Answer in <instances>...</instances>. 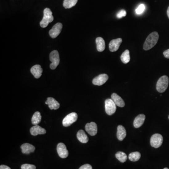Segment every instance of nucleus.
Here are the masks:
<instances>
[{
	"label": "nucleus",
	"instance_id": "f257e3e1",
	"mask_svg": "<svg viewBox=\"0 0 169 169\" xmlns=\"http://www.w3.org/2000/svg\"><path fill=\"white\" fill-rule=\"evenodd\" d=\"M159 39V35L156 32L151 33L147 36L143 45V49L145 50L151 49L157 43Z\"/></svg>",
	"mask_w": 169,
	"mask_h": 169
},
{
	"label": "nucleus",
	"instance_id": "f03ea898",
	"mask_svg": "<svg viewBox=\"0 0 169 169\" xmlns=\"http://www.w3.org/2000/svg\"><path fill=\"white\" fill-rule=\"evenodd\" d=\"M43 13V18L40 22V26L42 27L45 28L47 27L49 23L53 21L54 17L51 10L49 8H46L44 10Z\"/></svg>",
	"mask_w": 169,
	"mask_h": 169
},
{
	"label": "nucleus",
	"instance_id": "7ed1b4c3",
	"mask_svg": "<svg viewBox=\"0 0 169 169\" xmlns=\"http://www.w3.org/2000/svg\"><path fill=\"white\" fill-rule=\"evenodd\" d=\"M169 85V78L167 76H163L158 79L156 84V90L159 93L165 92Z\"/></svg>",
	"mask_w": 169,
	"mask_h": 169
},
{
	"label": "nucleus",
	"instance_id": "20e7f679",
	"mask_svg": "<svg viewBox=\"0 0 169 169\" xmlns=\"http://www.w3.org/2000/svg\"><path fill=\"white\" fill-rule=\"evenodd\" d=\"M50 60L51 62V63L50 65V68L52 70L56 69L58 65L59 64L60 58L58 52L57 50H54L50 54Z\"/></svg>",
	"mask_w": 169,
	"mask_h": 169
},
{
	"label": "nucleus",
	"instance_id": "39448f33",
	"mask_svg": "<svg viewBox=\"0 0 169 169\" xmlns=\"http://www.w3.org/2000/svg\"><path fill=\"white\" fill-rule=\"evenodd\" d=\"M117 105L111 99H108L105 102V111L108 115H113L115 113L117 109Z\"/></svg>",
	"mask_w": 169,
	"mask_h": 169
},
{
	"label": "nucleus",
	"instance_id": "423d86ee",
	"mask_svg": "<svg viewBox=\"0 0 169 169\" xmlns=\"http://www.w3.org/2000/svg\"><path fill=\"white\" fill-rule=\"evenodd\" d=\"M163 137L160 134H155L152 136L150 139V144L155 148H158L162 144Z\"/></svg>",
	"mask_w": 169,
	"mask_h": 169
},
{
	"label": "nucleus",
	"instance_id": "0eeeda50",
	"mask_svg": "<svg viewBox=\"0 0 169 169\" xmlns=\"http://www.w3.org/2000/svg\"><path fill=\"white\" fill-rule=\"evenodd\" d=\"M78 119V115L76 113L72 112L67 115L62 120V125L64 127L70 126L74 122L76 121Z\"/></svg>",
	"mask_w": 169,
	"mask_h": 169
},
{
	"label": "nucleus",
	"instance_id": "6e6552de",
	"mask_svg": "<svg viewBox=\"0 0 169 169\" xmlns=\"http://www.w3.org/2000/svg\"><path fill=\"white\" fill-rule=\"evenodd\" d=\"M62 28V25L60 23H56L49 32L50 36L52 38H55L60 34Z\"/></svg>",
	"mask_w": 169,
	"mask_h": 169
},
{
	"label": "nucleus",
	"instance_id": "1a4fd4ad",
	"mask_svg": "<svg viewBox=\"0 0 169 169\" xmlns=\"http://www.w3.org/2000/svg\"><path fill=\"white\" fill-rule=\"evenodd\" d=\"M57 151L59 156L62 158H65L69 155L66 147L63 143H59L57 146Z\"/></svg>",
	"mask_w": 169,
	"mask_h": 169
},
{
	"label": "nucleus",
	"instance_id": "9d476101",
	"mask_svg": "<svg viewBox=\"0 0 169 169\" xmlns=\"http://www.w3.org/2000/svg\"><path fill=\"white\" fill-rule=\"evenodd\" d=\"M109 77L106 74H102L95 78L93 80V84L95 85L102 86L106 83Z\"/></svg>",
	"mask_w": 169,
	"mask_h": 169
},
{
	"label": "nucleus",
	"instance_id": "9b49d317",
	"mask_svg": "<svg viewBox=\"0 0 169 169\" xmlns=\"http://www.w3.org/2000/svg\"><path fill=\"white\" fill-rule=\"evenodd\" d=\"M122 39L121 38H118L117 39L112 40L109 44V49L112 52L116 51L119 50L121 43L122 42Z\"/></svg>",
	"mask_w": 169,
	"mask_h": 169
},
{
	"label": "nucleus",
	"instance_id": "f8f14e48",
	"mask_svg": "<svg viewBox=\"0 0 169 169\" xmlns=\"http://www.w3.org/2000/svg\"><path fill=\"white\" fill-rule=\"evenodd\" d=\"M85 129L87 133L91 136H95L97 133V126L95 122L87 123L85 127Z\"/></svg>",
	"mask_w": 169,
	"mask_h": 169
},
{
	"label": "nucleus",
	"instance_id": "ddd939ff",
	"mask_svg": "<svg viewBox=\"0 0 169 169\" xmlns=\"http://www.w3.org/2000/svg\"><path fill=\"white\" fill-rule=\"evenodd\" d=\"M45 104L49 105V107L50 110H58L59 108V103L52 97H49L47 99Z\"/></svg>",
	"mask_w": 169,
	"mask_h": 169
},
{
	"label": "nucleus",
	"instance_id": "4468645a",
	"mask_svg": "<svg viewBox=\"0 0 169 169\" xmlns=\"http://www.w3.org/2000/svg\"><path fill=\"white\" fill-rule=\"evenodd\" d=\"M30 133L33 136H37L38 135H44L46 133V131L40 126L36 125L30 129Z\"/></svg>",
	"mask_w": 169,
	"mask_h": 169
},
{
	"label": "nucleus",
	"instance_id": "2eb2a0df",
	"mask_svg": "<svg viewBox=\"0 0 169 169\" xmlns=\"http://www.w3.org/2000/svg\"><path fill=\"white\" fill-rule=\"evenodd\" d=\"M42 71V68L41 65L38 64L34 65L31 69V73L36 78H39L41 77Z\"/></svg>",
	"mask_w": 169,
	"mask_h": 169
},
{
	"label": "nucleus",
	"instance_id": "dca6fc26",
	"mask_svg": "<svg viewBox=\"0 0 169 169\" xmlns=\"http://www.w3.org/2000/svg\"><path fill=\"white\" fill-rule=\"evenodd\" d=\"M146 117L144 114H139L134 120V126L136 128L142 127L145 120Z\"/></svg>",
	"mask_w": 169,
	"mask_h": 169
},
{
	"label": "nucleus",
	"instance_id": "f3484780",
	"mask_svg": "<svg viewBox=\"0 0 169 169\" xmlns=\"http://www.w3.org/2000/svg\"><path fill=\"white\" fill-rule=\"evenodd\" d=\"M111 97L117 106L119 107H124L125 106V103L124 100L116 93H113Z\"/></svg>",
	"mask_w": 169,
	"mask_h": 169
},
{
	"label": "nucleus",
	"instance_id": "a211bd4d",
	"mask_svg": "<svg viewBox=\"0 0 169 169\" xmlns=\"http://www.w3.org/2000/svg\"><path fill=\"white\" fill-rule=\"evenodd\" d=\"M22 149V152L25 154H29L31 153L34 152V147L29 143H25L22 145L21 146Z\"/></svg>",
	"mask_w": 169,
	"mask_h": 169
},
{
	"label": "nucleus",
	"instance_id": "6ab92c4d",
	"mask_svg": "<svg viewBox=\"0 0 169 169\" xmlns=\"http://www.w3.org/2000/svg\"><path fill=\"white\" fill-rule=\"evenodd\" d=\"M117 138L119 140H123L126 136H127V131L125 127L121 125H119L118 127V131H117Z\"/></svg>",
	"mask_w": 169,
	"mask_h": 169
},
{
	"label": "nucleus",
	"instance_id": "aec40b11",
	"mask_svg": "<svg viewBox=\"0 0 169 169\" xmlns=\"http://www.w3.org/2000/svg\"><path fill=\"white\" fill-rule=\"evenodd\" d=\"M77 137L79 142L82 143H86L89 140L88 137L85 133V131L82 130L78 131L77 135Z\"/></svg>",
	"mask_w": 169,
	"mask_h": 169
},
{
	"label": "nucleus",
	"instance_id": "412c9836",
	"mask_svg": "<svg viewBox=\"0 0 169 169\" xmlns=\"http://www.w3.org/2000/svg\"><path fill=\"white\" fill-rule=\"evenodd\" d=\"M96 43L97 45V51L103 52L105 49V41L102 37H97L96 39Z\"/></svg>",
	"mask_w": 169,
	"mask_h": 169
},
{
	"label": "nucleus",
	"instance_id": "4be33fe9",
	"mask_svg": "<svg viewBox=\"0 0 169 169\" xmlns=\"http://www.w3.org/2000/svg\"><path fill=\"white\" fill-rule=\"evenodd\" d=\"M41 120H42V116L40 112H36L32 117V124L35 126L38 125V124H39L41 122Z\"/></svg>",
	"mask_w": 169,
	"mask_h": 169
},
{
	"label": "nucleus",
	"instance_id": "5701e85b",
	"mask_svg": "<svg viewBox=\"0 0 169 169\" xmlns=\"http://www.w3.org/2000/svg\"><path fill=\"white\" fill-rule=\"evenodd\" d=\"M120 58L121 61L125 64L129 62L130 61L129 51L128 50H126L121 55Z\"/></svg>",
	"mask_w": 169,
	"mask_h": 169
},
{
	"label": "nucleus",
	"instance_id": "b1692460",
	"mask_svg": "<svg viewBox=\"0 0 169 169\" xmlns=\"http://www.w3.org/2000/svg\"><path fill=\"white\" fill-rule=\"evenodd\" d=\"M78 2V0H64L63 6L65 9H70L74 7Z\"/></svg>",
	"mask_w": 169,
	"mask_h": 169
},
{
	"label": "nucleus",
	"instance_id": "393cba45",
	"mask_svg": "<svg viewBox=\"0 0 169 169\" xmlns=\"http://www.w3.org/2000/svg\"><path fill=\"white\" fill-rule=\"evenodd\" d=\"M141 155L139 152H134L131 153L129 155V159L133 162L137 161L140 159Z\"/></svg>",
	"mask_w": 169,
	"mask_h": 169
},
{
	"label": "nucleus",
	"instance_id": "a878e982",
	"mask_svg": "<svg viewBox=\"0 0 169 169\" xmlns=\"http://www.w3.org/2000/svg\"><path fill=\"white\" fill-rule=\"evenodd\" d=\"M116 157L117 159L121 163H125L127 158V155L125 153L121 151L117 152L116 154Z\"/></svg>",
	"mask_w": 169,
	"mask_h": 169
},
{
	"label": "nucleus",
	"instance_id": "bb28decb",
	"mask_svg": "<svg viewBox=\"0 0 169 169\" xmlns=\"http://www.w3.org/2000/svg\"><path fill=\"white\" fill-rule=\"evenodd\" d=\"M145 5L143 4H141L138 6L137 8L136 9L135 12L138 15H140L143 14V12L145 10Z\"/></svg>",
	"mask_w": 169,
	"mask_h": 169
},
{
	"label": "nucleus",
	"instance_id": "cd10ccee",
	"mask_svg": "<svg viewBox=\"0 0 169 169\" xmlns=\"http://www.w3.org/2000/svg\"><path fill=\"white\" fill-rule=\"evenodd\" d=\"M21 169H36V167L33 164H24L21 166Z\"/></svg>",
	"mask_w": 169,
	"mask_h": 169
},
{
	"label": "nucleus",
	"instance_id": "c85d7f7f",
	"mask_svg": "<svg viewBox=\"0 0 169 169\" xmlns=\"http://www.w3.org/2000/svg\"><path fill=\"white\" fill-rule=\"evenodd\" d=\"M127 15V12L124 10H122L117 14V17L118 18H121L123 17H126Z\"/></svg>",
	"mask_w": 169,
	"mask_h": 169
},
{
	"label": "nucleus",
	"instance_id": "c756f323",
	"mask_svg": "<svg viewBox=\"0 0 169 169\" xmlns=\"http://www.w3.org/2000/svg\"><path fill=\"white\" fill-rule=\"evenodd\" d=\"M79 169H93L91 165L89 164H86L81 166Z\"/></svg>",
	"mask_w": 169,
	"mask_h": 169
},
{
	"label": "nucleus",
	"instance_id": "7c9ffc66",
	"mask_svg": "<svg viewBox=\"0 0 169 169\" xmlns=\"http://www.w3.org/2000/svg\"><path fill=\"white\" fill-rule=\"evenodd\" d=\"M163 54L165 58L169 59V49L164 51L163 52Z\"/></svg>",
	"mask_w": 169,
	"mask_h": 169
},
{
	"label": "nucleus",
	"instance_id": "2f4dec72",
	"mask_svg": "<svg viewBox=\"0 0 169 169\" xmlns=\"http://www.w3.org/2000/svg\"><path fill=\"white\" fill-rule=\"evenodd\" d=\"M0 169H11L10 168L5 165H2L0 166Z\"/></svg>",
	"mask_w": 169,
	"mask_h": 169
},
{
	"label": "nucleus",
	"instance_id": "473e14b6",
	"mask_svg": "<svg viewBox=\"0 0 169 169\" xmlns=\"http://www.w3.org/2000/svg\"><path fill=\"white\" fill-rule=\"evenodd\" d=\"M167 16H168V18H169V7H168V10H167Z\"/></svg>",
	"mask_w": 169,
	"mask_h": 169
},
{
	"label": "nucleus",
	"instance_id": "72a5a7b5",
	"mask_svg": "<svg viewBox=\"0 0 169 169\" xmlns=\"http://www.w3.org/2000/svg\"><path fill=\"white\" fill-rule=\"evenodd\" d=\"M168 169V168H164V169Z\"/></svg>",
	"mask_w": 169,
	"mask_h": 169
},
{
	"label": "nucleus",
	"instance_id": "f704fd0d",
	"mask_svg": "<svg viewBox=\"0 0 169 169\" xmlns=\"http://www.w3.org/2000/svg\"></svg>",
	"mask_w": 169,
	"mask_h": 169
}]
</instances>
